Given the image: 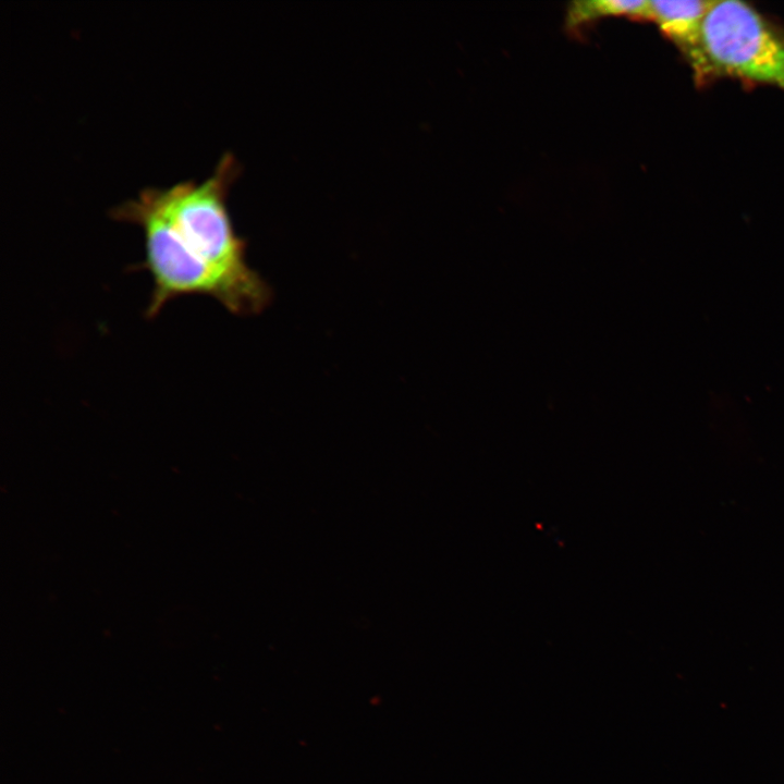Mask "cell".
I'll return each instance as SVG.
<instances>
[{"label":"cell","mask_w":784,"mask_h":784,"mask_svg":"<svg viewBox=\"0 0 784 784\" xmlns=\"http://www.w3.org/2000/svg\"><path fill=\"white\" fill-rule=\"evenodd\" d=\"M238 170L235 157L225 152L201 182L145 187L111 209L112 218L143 230L145 258L136 268L152 279L148 318L186 295L213 297L236 315L258 314L269 305L271 289L247 265L246 242L235 233L226 207Z\"/></svg>","instance_id":"6da1fadb"},{"label":"cell","mask_w":784,"mask_h":784,"mask_svg":"<svg viewBox=\"0 0 784 784\" xmlns=\"http://www.w3.org/2000/svg\"><path fill=\"white\" fill-rule=\"evenodd\" d=\"M689 64L699 82L731 77L784 90V27L748 3L711 1Z\"/></svg>","instance_id":"7a4b0ae2"},{"label":"cell","mask_w":784,"mask_h":784,"mask_svg":"<svg viewBox=\"0 0 784 784\" xmlns=\"http://www.w3.org/2000/svg\"><path fill=\"white\" fill-rule=\"evenodd\" d=\"M711 1L653 0L650 1V20L673 41L688 63L698 49L703 19Z\"/></svg>","instance_id":"3957f363"},{"label":"cell","mask_w":784,"mask_h":784,"mask_svg":"<svg viewBox=\"0 0 784 784\" xmlns=\"http://www.w3.org/2000/svg\"><path fill=\"white\" fill-rule=\"evenodd\" d=\"M603 16L650 20V1L592 0L573 2L567 11L566 25L575 28Z\"/></svg>","instance_id":"277c9868"}]
</instances>
